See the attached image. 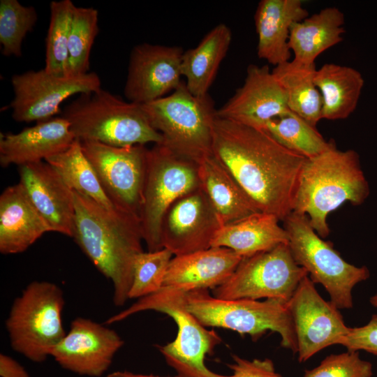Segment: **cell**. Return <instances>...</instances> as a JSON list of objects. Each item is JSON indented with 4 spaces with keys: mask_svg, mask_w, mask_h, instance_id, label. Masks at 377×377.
Returning a JSON list of instances; mask_svg holds the SVG:
<instances>
[{
    "mask_svg": "<svg viewBox=\"0 0 377 377\" xmlns=\"http://www.w3.org/2000/svg\"><path fill=\"white\" fill-rule=\"evenodd\" d=\"M212 154L260 212L283 221L293 203L306 158L266 131L216 117Z\"/></svg>",
    "mask_w": 377,
    "mask_h": 377,
    "instance_id": "cell-1",
    "label": "cell"
},
{
    "mask_svg": "<svg viewBox=\"0 0 377 377\" xmlns=\"http://www.w3.org/2000/svg\"><path fill=\"white\" fill-rule=\"evenodd\" d=\"M72 191L75 206L72 238L111 281L113 303L122 306L129 300L135 259L143 251L140 221Z\"/></svg>",
    "mask_w": 377,
    "mask_h": 377,
    "instance_id": "cell-2",
    "label": "cell"
},
{
    "mask_svg": "<svg viewBox=\"0 0 377 377\" xmlns=\"http://www.w3.org/2000/svg\"><path fill=\"white\" fill-rule=\"evenodd\" d=\"M369 193L358 154L353 149L339 150L334 144L306 159L293 211L306 215L314 230L325 238L330 233L328 215L346 202L362 205Z\"/></svg>",
    "mask_w": 377,
    "mask_h": 377,
    "instance_id": "cell-3",
    "label": "cell"
},
{
    "mask_svg": "<svg viewBox=\"0 0 377 377\" xmlns=\"http://www.w3.org/2000/svg\"><path fill=\"white\" fill-rule=\"evenodd\" d=\"M80 141L114 147L161 144L162 135L149 122L142 105L125 101L100 89L81 94L61 115Z\"/></svg>",
    "mask_w": 377,
    "mask_h": 377,
    "instance_id": "cell-4",
    "label": "cell"
},
{
    "mask_svg": "<svg viewBox=\"0 0 377 377\" xmlns=\"http://www.w3.org/2000/svg\"><path fill=\"white\" fill-rule=\"evenodd\" d=\"M183 290L163 286L157 292L141 297L128 308L109 317L111 325L145 311L167 314L177 324L175 340L158 348L166 362L182 377H229L210 371L205 364L207 355L222 341L214 330H207L184 307Z\"/></svg>",
    "mask_w": 377,
    "mask_h": 377,
    "instance_id": "cell-5",
    "label": "cell"
},
{
    "mask_svg": "<svg viewBox=\"0 0 377 377\" xmlns=\"http://www.w3.org/2000/svg\"><path fill=\"white\" fill-rule=\"evenodd\" d=\"M184 307L205 327L231 330L257 340L267 331L280 334L283 348L297 353L295 326L288 302L279 299L224 300L207 289L183 290Z\"/></svg>",
    "mask_w": 377,
    "mask_h": 377,
    "instance_id": "cell-6",
    "label": "cell"
},
{
    "mask_svg": "<svg viewBox=\"0 0 377 377\" xmlns=\"http://www.w3.org/2000/svg\"><path fill=\"white\" fill-rule=\"evenodd\" d=\"M64 292L56 283L34 281L13 301L5 325L11 348L28 360L44 362L66 334Z\"/></svg>",
    "mask_w": 377,
    "mask_h": 377,
    "instance_id": "cell-7",
    "label": "cell"
},
{
    "mask_svg": "<svg viewBox=\"0 0 377 377\" xmlns=\"http://www.w3.org/2000/svg\"><path fill=\"white\" fill-rule=\"evenodd\" d=\"M142 106L151 126L162 135L161 144L197 163L212 154L217 109L209 94L195 96L182 81L171 94Z\"/></svg>",
    "mask_w": 377,
    "mask_h": 377,
    "instance_id": "cell-8",
    "label": "cell"
},
{
    "mask_svg": "<svg viewBox=\"0 0 377 377\" xmlns=\"http://www.w3.org/2000/svg\"><path fill=\"white\" fill-rule=\"evenodd\" d=\"M282 221L296 263L306 269L314 283L325 288L337 309L352 308L353 289L369 278V269L346 261L314 230L306 215L293 211Z\"/></svg>",
    "mask_w": 377,
    "mask_h": 377,
    "instance_id": "cell-9",
    "label": "cell"
},
{
    "mask_svg": "<svg viewBox=\"0 0 377 377\" xmlns=\"http://www.w3.org/2000/svg\"><path fill=\"white\" fill-rule=\"evenodd\" d=\"M198 163L163 144L148 149L147 170L140 213L143 242L148 251L162 249L161 226L170 206L200 186Z\"/></svg>",
    "mask_w": 377,
    "mask_h": 377,
    "instance_id": "cell-10",
    "label": "cell"
},
{
    "mask_svg": "<svg viewBox=\"0 0 377 377\" xmlns=\"http://www.w3.org/2000/svg\"><path fill=\"white\" fill-rule=\"evenodd\" d=\"M307 275L293 259L288 244H281L243 258L231 276L212 290V295L224 300L266 298L288 302Z\"/></svg>",
    "mask_w": 377,
    "mask_h": 377,
    "instance_id": "cell-11",
    "label": "cell"
},
{
    "mask_svg": "<svg viewBox=\"0 0 377 377\" xmlns=\"http://www.w3.org/2000/svg\"><path fill=\"white\" fill-rule=\"evenodd\" d=\"M102 188L117 209L140 221L148 148L80 141Z\"/></svg>",
    "mask_w": 377,
    "mask_h": 377,
    "instance_id": "cell-12",
    "label": "cell"
},
{
    "mask_svg": "<svg viewBox=\"0 0 377 377\" xmlns=\"http://www.w3.org/2000/svg\"><path fill=\"white\" fill-rule=\"evenodd\" d=\"M12 117L17 122L43 121L61 112V105L75 94L100 89L101 80L94 72L80 76H58L44 68L13 75Z\"/></svg>",
    "mask_w": 377,
    "mask_h": 377,
    "instance_id": "cell-13",
    "label": "cell"
},
{
    "mask_svg": "<svg viewBox=\"0 0 377 377\" xmlns=\"http://www.w3.org/2000/svg\"><path fill=\"white\" fill-rule=\"evenodd\" d=\"M288 307L301 363L328 346L339 345L349 332L350 327L346 325L339 309L320 295L309 275L299 283Z\"/></svg>",
    "mask_w": 377,
    "mask_h": 377,
    "instance_id": "cell-14",
    "label": "cell"
},
{
    "mask_svg": "<svg viewBox=\"0 0 377 377\" xmlns=\"http://www.w3.org/2000/svg\"><path fill=\"white\" fill-rule=\"evenodd\" d=\"M221 226L200 186L179 197L168 209L161 226V246L174 256L209 249Z\"/></svg>",
    "mask_w": 377,
    "mask_h": 377,
    "instance_id": "cell-15",
    "label": "cell"
},
{
    "mask_svg": "<svg viewBox=\"0 0 377 377\" xmlns=\"http://www.w3.org/2000/svg\"><path fill=\"white\" fill-rule=\"evenodd\" d=\"M124 340L114 330L90 318L77 317L50 356L64 369L101 377L108 369Z\"/></svg>",
    "mask_w": 377,
    "mask_h": 377,
    "instance_id": "cell-16",
    "label": "cell"
},
{
    "mask_svg": "<svg viewBox=\"0 0 377 377\" xmlns=\"http://www.w3.org/2000/svg\"><path fill=\"white\" fill-rule=\"evenodd\" d=\"M181 47L142 43L130 54L124 94L129 102L146 104L176 89L182 81Z\"/></svg>",
    "mask_w": 377,
    "mask_h": 377,
    "instance_id": "cell-17",
    "label": "cell"
},
{
    "mask_svg": "<svg viewBox=\"0 0 377 377\" xmlns=\"http://www.w3.org/2000/svg\"><path fill=\"white\" fill-rule=\"evenodd\" d=\"M289 111L285 92L269 66L250 64L244 84L216 110V116L265 130L270 121Z\"/></svg>",
    "mask_w": 377,
    "mask_h": 377,
    "instance_id": "cell-18",
    "label": "cell"
},
{
    "mask_svg": "<svg viewBox=\"0 0 377 377\" xmlns=\"http://www.w3.org/2000/svg\"><path fill=\"white\" fill-rule=\"evenodd\" d=\"M19 183L52 232L72 237L75 206L73 191L46 161L18 167Z\"/></svg>",
    "mask_w": 377,
    "mask_h": 377,
    "instance_id": "cell-19",
    "label": "cell"
},
{
    "mask_svg": "<svg viewBox=\"0 0 377 377\" xmlns=\"http://www.w3.org/2000/svg\"><path fill=\"white\" fill-rule=\"evenodd\" d=\"M75 140L69 122L61 116L37 122L17 133H1V166L45 161L66 150Z\"/></svg>",
    "mask_w": 377,
    "mask_h": 377,
    "instance_id": "cell-20",
    "label": "cell"
},
{
    "mask_svg": "<svg viewBox=\"0 0 377 377\" xmlns=\"http://www.w3.org/2000/svg\"><path fill=\"white\" fill-rule=\"evenodd\" d=\"M242 258L232 250L224 247H210L173 256L163 286L184 291L213 290L231 276Z\"/></svg>",
    "mask_w": 377,
    "mask_h": 377,
    "instance_id": "cell-21",
    "label": "cell"
},
{
    "mask_svg": "<svg viewBox=\"0 0 377 377\" xmlns=\"http://www.w3.org/2000/svg\"><path fill=\"white\" fill-rule=\"evenodd\" d=\"M308 16L302 0H261L254 14L258 57L274 66L291 60L290 28Z\"/></svg>",
    "mask_w": 377,
    "mask_h": 377,
    "instance_id": "cell-22",
    "label": "cell"
},
{
    "mask_svg": "<svg viewBox=\"0 0 377 377\" xmlns=\"http://www.w3.org/2000/svg\"><path fill=\"white\" fill-rule=\"evenodd\" d=\"M50 227L38 212L18 182L6 187L0 195V252L25 251Z\"/></svg>",
    "mask_w": 377,
    "mask_h": 377,
    "instance_id": "cell-23",
    "label": "cell"
},
{
    "mask_svg": "<svg viewBox=\"0 0 377 377\" xmlns=\"http://www.w3.org/2000/svg\"><path fill=\"white\" fill-rule=\"evenodd\" d=\"M274 215L256 212L222 226L216 232L211 247L228 248L242 258L288 244L286 230Z\"/></svg>",
    "mask_w": 377,
    "mask_h": 377,
    "instance_id": "cell-24",
    "label": "cell"
},
{
    "mask_svg": "<svg viewBox=\"0 0 377 377\" xmlns=\"http://www.w3.org/2000/svg\"><path fill=\"white\" fill-rule=\"evenodd\" d=\"M345 17L337 7H327L318 13L294 23L290 31L288 45L293 60L306 65L325 50L343 40Z\"/></svg>",
    "mask_w": 377,
    "mask_h": 377,
    "instance_id": "cell-25",
    "label": "cell"
},
{
    "mask_svg": "<svg viewBox=\"0 0 377 377\" xmlns=\"http://www.w3.org/2000/svg\"><path fill=\"white\" fill-rule=\"evenodd\" d=\"M200 184L222 226L259 211L231 174L211 154L198 163Z\"/></svg>",
    "mask_w": 377,
    "mask_h": 377,
    "instance_id": "cell-26",
    "label": "cell"
},
{
    "mask_svg": "<svg viewBox=\"0 0 377 377\" xmlns=\"http://www.w3.org/2000/svg\"><path fill=\"white\" fill-rule=\"evenodd\" d=\"M232 41V31L220 23L212 29L198 45L184 52L182 75L187 89L195 96H205L212 86L219 67L227 54Z\"/></svg>",
    "mask_w": 377,
    "mask_h": 377,
    "instance_id": "cell-27",
    "label": "cell"
},
{
    "mask_svg": "<svg viewBox=\"0 0 377 377\" xmlns=\"http://www.w3.org/2000/svg\"><path fill=\"white\" fill-rule=\"evenodd\" d=\"M314 82L322 96V119L348 118L356 109L364 80L356 69L327 63L316 69Z\"/></svg>",
    "mask_w": 377,
    "mask_h": 377,
    "instance_id": "cell-28",
    "label": "cell"
},
{
    "mask_svg": "<svg viewBox=\"0 0 377 377\" xmlns=\"http://www.w3.org/2000/svg\"><path fill=\"white\" fill-rule=\"evenodd\" d=\"M316 64L293 59L274 66L272 74L283 89L288 109L316 127L322 119V96L314 82Z\"/></svg>",
    "mask_w": 377,
    "mask_h": 377,
    "instance_id": "cell-29",
    "label": "cell"
},
{
    "mask_svg": "<svg viewBox=\"0 0 377 377\" xmlns=\"http://www.w3.org/2000/svg\"><path fill=\"white\" fill-rule=\"evenodd\" d=\"M45 161L57 171L71 191L91 199L107 209L119 211L104 192L79 140L76 139L66 150Z\"/></svg>",
    "mask_w": 377,
    "mask_h": 377,
    "instance_id": "cell-30",
    "label": "cell"
},
{
    "mask_svg": "<svg viewBox=\"0 0 377 377\" xmlns=\"http://www.w3.org/2000/svg\"><path fill=\"white\" fill-rule=\"evenodd\" d=\"M265 131L283 147L306 158L315 157L335 144L325 140L316 127L290 110L270 121Z\"/></svg>",
    "mask_w": 377,
    "mask_h": 377,
    "instance_id": "cell-31",
    "label": "cell"
},
{
    "mask_svg": "<svg viewBox=\"0 0 377 377\" xmlns=\"http://www.w3.org/2000/svg\"><path fill=\"white\" fill-rule=\"evenodd\" d=\"M75 7L71 0L53 1L50 5L44 69L55 75H66L68 41Z\"/></svg>",
    "mask_w": 377,
    "mask_h": 377,
    "instance_id": "cell-32",
    "label": "cell"
},
{
    "mask_svg": "<svg viewBox=\"0 0 377 377\" xmlns=\"http://www.w3.org/2000/svg\"><path fill=\"white\" fill-rule=\"evenodd\" d=\"M98 31V10L92 7L75 6L68 41L66 76L89 73L91 50Z\"/></svg>",
    "mask_w": 377,
    "mask_h": 377,
    "instance_id": "cell-33",
    "label": "cell"
},
{
    "mask_svg": "<svg viewBox=\"0 0 377 377\" xmlns=\"http://www.w3.org/2000/svg\"><path fill=\"white\" fill-rule=\"evenodd\" d=\"M37 20L33 6H23L17 0L0 1V44L3 55L21 57L23 40Z\"/></svg>",
    "mask_w": 377,
    "mask_h": 377,
    "instance_id": "cell-34",
    "label": "cell"
},
{
    "mask_svg": "<svg viewBox=\"0 0 377 377\" xmlns=\"http://www.w3.org/2000/svg\"><path fill=\"white\" fill-rule=\"evenodd\" d=\"M173 256L166 249L140 253L134 262L129 299H140L159 290Z\"/></svg>",
    "mask_w": 377,
    "mask_h": 377,
    "instance_id": "cell-35",
    "label": "cell"
},
{
    "mask_svg": "<svg viewBox=\"0 0 377 377\" xmlns=\"http://www.w3.org/2000/svg\"><path fill=\"white\" fill-rule=\"evenodd\" d=\"M372 364L360 357L359 351L348 350L327 356L320 364L306 370L304 377H371Z\"/></svg>",
    "mask_w": 377,
    "mask_h": 377,
    "instance_id": "cell-36",
    "label": "cell"
},
{
    "mask_svg": "<svg viewBox=\"0 0 377 377\" xmlns=\"http://www.w3.org/2000/svg\"><path fill=\"white\" fill-rule=\"evenodd\" d=\"M339 345L347 350H364L377 356V315H373L363 326L350 327Z\"/></svg>",
    "mask_w": 377,
    "mask_h": 377,
    "instance_id": "cell-37",
    "label": "cell"
},
{
    "mask_svg": "<svg viewBox=\"0 0 377 377\" xmlns=\"http://www.w3.org/2000/svg\"><path fill=\"white\" fill-rule=\"evenodd\" d=\"M232 358L234 363L228 364L232 370L229 377H282L276 371L270 359L248 360L237 355H233Z\"/></svg>",
    "mask_w": 377,
    "mask_h": 377,
    "instance_id": "cell-38",
    "label": "cell"
},
{
    "mask_svg": "<svg viewBox=\"0 0 377 377\" xmlns=\"http://www.w3.org/2000/svg\"><path fill=\"white\" fill-rule=\"evenodd\" d=\"M1 377H30L26 369L15 360L3 353L0 355Z\"/></svg>",
    "mask_w": 377,
    "mask_h": 377,
    "instance_id": "cell-39",
    "label": "cell"
},
{
    "mask_svg": "<svg viewBox=\"0 0 377 377\" xmlns=\"http://www.w3.org/2000/svg\"><path fill=\"white\" fill-rule=\"evenodd\" d=\"M104 377H162V376L134 374V373L126 371H118L112 372L105 376ZM174 377H182V376L177 375Z\"/></svg>",
    "mask_w": 377,
    "mask_h": 377,
    "instance_id": "cell-40",
    "label": "cell"
},
{
    "mask_svg": "<svg viewBox=\"0 0 377 377\" xmlns=\"http://www.w3.org/2000/svg\"><path fill=\"white\" fill-rule=\"evenodd\" d=\"M369 302L374 307L377 309V293L369 298Z\"/></svg>",
    "mask_w": 377,
    "mask_h": 377,
    "instance_id": "cell-41",
    "label": "cell"
}]
</instances>
